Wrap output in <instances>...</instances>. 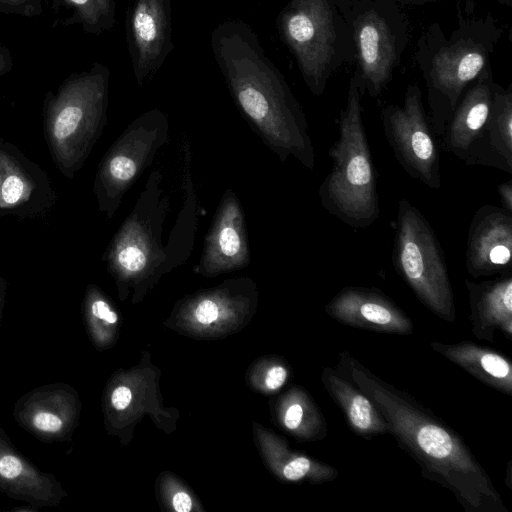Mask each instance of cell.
<instances>
[{
  "instance_id": "cell-1",
  "label": "cell",
  "mask_w": 512,
  "mask_h": 512,
  "mask_svg": "<svg viewBox=\"0 0 512 512\" xmlns=\"http://www.w3.org/2000/svg\"><path fill=\"white\" fill-rule=\"evenodd\" d=\"M336 369L378 407L421 475L446 489L466 512H508L488 472L463 438L410 393L380 378L348 351Z\"/></svg>"
},
{
  "instance_id": "cell-2",
  "label": "cell",
  "mask_w": 512,
  "mask_h": 512,
  "mask_svg": "<svg viewBox=\"0 0 512 512\" xmlns=\"http://www.w3.org/2000/svg\"><path fill=\"white\" fill-rule=\"evenodd\" d=\"M214 60L242 115L281 161L294 157L313 170L315 151L305 115L284 77L245 21L229 19L211 32Z\"/></svg>"
},
{
  "instance_id": "cell-3",
  "label": "cell",
  "mask_w": 512,
  "mask_h": 512,
  "mask_svg": "<svg viewBox=\"0 0 512 512\" xmlns=\"http://www.w3.org/2000/svg\"><path fill=\"white\" fill-rule=\"evenodd\" d=\"M339 138L328 151L333 165L318 189L321 205L353 228H367L379 218L377 173L362 120L361 94L350 83L339 120Z\"/></svg>"
},
{
  "instance_id": "cell-4",
  "label": "cell",
  "mask_w": 512,
  "mask_h": 512,
  "mask_svg": "<svg viewBox=\"0 0 512 512\" xmlns=\"http://www.w3.org/2000/svg\"><path fill=\"white\" fill-rule=\"evenodd\" d=\"M392 262L398 276L431 313L449 323L456 320L444 251L426 218L405 198L398 202Z\"/></svg>"
},
{
  "instance_id": "cell-5",
  "label": "cell",
  "mask_w": 512,
  "mask_h": 512,
  "mask_svg": "<svg viewBox=\"0 0 512 512\" xmlns=\"http://www.w3.org/2000/svg\"><path fill=\"white\" fill-rule=\"evenodd\" d=\"M108 71L98 68L81 91L47 117L45 137L60 171L72 178L82 167L106 123Z\"/></svg>"
},
{
  "instance_id": "cell-6",
  "label": "cell",
  "mask_w": 512,
  "mask_h": 512,
  "mask_svg": "<svg viewBox=\"0 0 512 512\" xmlns=\"http://www.w3.org/2000/svg\"><path fill=\"white\" fill-rule=\"evenodd\" d=\"M166 115L152 109L136 118L100 162L94 182L99 211L111 218L126 191L151 164L167 141Z\"/></svg>"
},
{
  "instance_id": "cell-7",
  "label": "cell",
  "mask_w": 512,
  "mask_h": 512,
  "mask_svg": "<svg viewBox=\"0 0 512 512\" xmlns=\"http://www.w3.org/2000/svg\"><path fill=\"white\" fill-rule=\"evenodd\" d=\"M163 174L153 170L148 178L153 211L148 212L145 201L139 197L133 212L126 219L110 243L105 261L115 273L137 276L159 266L178 264L162 244L163 225L167 221L170 197L161 196ZM141 196V195H140Z\"/></svg>"
},
{
  "instance_id": "cell-8",
  "label": "cell",
  "mask_w": 512,
  "mask_h": 512,
  "mask_svg": "<svg viewBox=\"0 0 512 512\" xmlns=\"http://www.w3.org/2000/svg\"><path fill=\"white\" fill-rule=\"evenodd\" d=\"M384 135L404 171L430 189L441 187L440 157L434 132L417 87H410L402 107L382 112Z\"/></svg>"
},
{
  "instance_id": "cell-9",
  "label": "cell",
  "mask_w": 512,
  "mask_h": 512,
  "mask_svg": "<svg viewBox=\"0 0 512 512\" xmlns=\"http://www.w3.org/2000/svg\"><path fill=\"white\" fill-rule=\"evenodd\" d=\"M277 27L293 52L300 71L315 94L324 86V75L333 55L334 29L326 0H290L277 17Z\"/></svg>"
},
{
  "instance_id": "cell-10",
  "label": "cell",
  "mask_w": 512,
  "mask_h": 512,
  "mask_svg": "<svg viewBox=\"0 0 512 512\" xmlns=\"http://www.w3.org/2000/svg\"><path fill=\"white\" fill-rule=\"evenodd\" d=\"M126 37L135 80L143 86L174 49L172 0H132L127 12Z\"/></svg>"
},
{
  "instance_id": "cell-11",
  "label": "cell",
  "mask_w": 512,
  "mask_h": 512,
  "mask_svg": "<svg viewBox=\"0 0 512 512\" xmlns=\"http://www.w3.org/2000/svg\"><path fill=\"white\" fill-rule=\"evenodd\" d=\"M55 202L56 194L45 171L0 139V215L39 218Z\"/></svg>"
},
{
  "instance_id": "cell-12",
  "label": "cell",
  "mask_w": 512,
  "mask_h": 512,
  "mask_svg": "<svg viewBox=\"0 0 512 512\" xmlns=\"http://www.w3.org/2000/svg\"><path fill=\"white\" fill-rule=\"evenodd\" d=\"M80 400L68 383L38 386L15 402L13 416L18 425L45 443L68 442L77 426Z\"/></svg>"
},
{
  "instance_id": "cell-13",
  "label": "cell",
  "mask_w": 512,
  "mask_h": 512,
  "mask_svg": "<svg viewBox=\"0 0 512 512\" xmlns=\"http://www.w3.org/2000/svg\"><path fill=\"white\" fill-rule=\"evenodd\" d=\"M324 310L335 321L357 329L401 336L414 332L410 317L378 288L344 287Z\"/></svg>"
},
{
  "instance_id": "cell-14",
  "label": "cell",
  "mask_w": 512,
  "mask_h": 512,
  "mask_svg": "<svg viewBox=\"0 0 512 512\" xmlns=\"http://www.w3.org/2000/svg\"><path fill=\"white\" fill-rule=\"evenodd\" d=\"M512 214L492 204L472 217L466 241L465 266L474 278L512 273Z\"/></svg>"
},
{
  "instance_id": "cell-15",
  "label": "cell",
  "mask_w": 512,
  "mask_h": 512,
  "mask_svg": "<svg viewBox=\"0 0 512 512\" xmlns=\"http://www.w3.org/2000/svg\"><path fill=\"white\" fill-rule=\"evenodd\" d=\"M0 491L35 507H56L67 492L55 475L38 469L0 426Z\"/></svg>"
},
{
  "instance_id": "cell-16",
  "label": "cell",
  "mask_w": 512,
  "mask_h": 512,
  "mask_svg": "<svg viewBox=\"0 0 512 512\" xmlns=\"http://www.w3.org/2000/svg\"><path fill=\"white\" fill-rule=\"evenodd\" d=\"M250 252L245 218L235 194L228 190L218 207L197 268L217 274L248 265Z\"/></svg>"
},
{
  "instance_id": "cell-17",
  "label": "cell",
  "mask_w": 512,
  "mask_h": 512,
  "mask_svg": "<svg viewBox=\"0 0 512 512\" xmlns=\"http://www.w3.org/2000/svg\"><path fill=\"white\" fill-rule=\"evenodd\" d=\"M471 332L493 342L496 331L512 338V273L482 282L465 279Z\"/></svg>"
},
{
  "instance_id": "cell-18",
  "label": "cell",
  "mask_w": 512,
  "mask_h": 512,
  "mask_svg": "<svg viewBox=\"0 0 512 512\" xmlns=\"http://www.w3.org/2000/svg\"><path fill=\"white\" fill-rule=\"evenodd\" d=\"M494 95L490 85L476 84L455 107L446 125L442 136L445 149L468 165H475Z\"/></svg>"
},
{
  "instance_id": "cell-19",
  "label": "cell",
  "mask_w": 512,
  "mask_h": 512,
  "mask_svg": "<svg viewBox=\"0 0 512 512\" xmlns=\"http://www.w3.org/2000/svg\"><path fill=\"white\" fill-rule=\"evenodd\" d=\"M320 378L353 433L363 438L389 433V424L375 403L336 368L324 367Z\"/></svg>"
},
{
  "instance_id": "cell-20",
  "label": "cell",
  "mask_w": 512,
  "mask_h": 512,
  "mask_svg": "<svg viewBox=\"0 0 512 512\" xmlns=\"http://www.w3.org/2000/svg\"><path fill=\"white\" fill-rule=\"evenodd\" d=\"M430 347L483 384L512 395V363L505 354L469 340L431 341Z\"/></svg>"
},
{
  "instance_id": "cell-21",
  "label": "cell",
  "mask_w": 512,
  "mask_h": 512,
  "mask_svg": "<svg viewBox=\"0 0 512 512\" xmlns=\"http://www.w3.org/2000/svg\"><path fill=\"white\" fill-rule=\"evenodd\" d=\"M359 59L363 75L373 92L378 93L387 81L395 59V49L385 22L369 12L356 30Z\"/></svg>"
},
{
  "instance_id": "cell-22",
  "label": "cell",
  "mask_w": 512,
  "mask_h": 512,
  "mask_svg": "<svg viewBox=\"0 0 512 512\" xmlns=\"http://www.w3.org/2000/svg\"><path fill=\"white\" fill-rule=\"evenodd\" d=\"M484 165L512 173V92H495L490 116L475 157Z\"/></svg>"
},
{
  "instance_id": "cell-23",
  "label": "cell",
  "mask_w": 512,
  "mask_h": 512,
  "mask_svg": "<svg viewBox=\"0 0 512 512\" xmlns=\"http://www.w3.org/2000/svg\"><path fill=\"white\" fill-rule=\"evenodd\" d=\"M288 400L282 416L284 427L308 441L325 439L327 422L314 401L301 390L291 394Z\"/></svg>"
},
{
  "instance_id": "cell-24",
  "label": "cell",
  "mask_w": 512,
  "mask_h": 512,
  "mask_svg": "<svg viewBox=\"0 0 512 512\" xmlns=\"http://www.w3.org/2000/svg\"><path fill=\"white\" fill-rule=\"evenodd\" d=\"M83 312L89 323L91 331L96 325H113L118 321L117 313L111 308L110 304L96 291L94 286L87 290L83 302Z\"/></svg>"
},
{
  "instance_id": "cell-25",
  "label": "cell",
  "mask_w": 512,
  "mask_h": 512,
  "mask_svg": "<svg viewBox=\"0 0 512 512\" xmlns=\"http://www.w3.org/2000/svg\"><path fill=\"white\" fill-rule=\"evenodd\" d=\"M220 308L211 299L202 300L194 311V316L201 324H211L219 317Z\"/></svg>"
},
{
  "instance_id": "cell-26",
  "label": "cell",
  "mask_w": 512,
  "mask_h": 512,
  "mask_svg": "<svg viewBox=\"0 0 512 512\" xmlns=\"http://www.w3.org/2000/svg\"><path fill=\"white\" fill-rule=\"evenodd\" d=\"M288 370L282 365H276L269 369L265 378V385L269 390H277L286 382Z\"/></svg>"
},
{
  "instance_id": "cell-27",
  "label": "cell",
  "mask_w": 512,
  "mask_h": 512,
  "mask_svg": "<svg viewBox=\"0 0 512 512\" xmlns=\"http://www.w3.org/2000/svg\"><path fill=\"white\" fill-rule=\"evenodd\" d=\"M132 393L131 390L126 386L116 387L110 396V402L114 409L124 410L128 407L131 402Z\"/></svg>"
},
{
  "instance_id": "cell-28",
  "label": "cell",
  "mask_w": 512,
  "mask_h": 512,
  "mask_svg": "<svg viewBox=\"0 0 512 512\" xmlns=\"http://www.w3.org/2000/svg\"><path fill=\"white\" fill-rule=\"evenodd\" d=\"M497 191L503 206L502 208L512 214V179L498 185Z\"/></svg>"
},
{
  "instance_id": "cell-29",
  "label": "cell",
  "mask_w": 512,
  "mask_h": 512,
  "mask_svg": "<svg viewBox=\"0 0 512 512\" xmlns=\"http://www.w3.org/2000/svg\"><path fill=\"white\" fill-rule=\"evenodd\" d=\"M173 508L178 512H188L192 508V500L185 492H178L172 499Z\"/></svg>"
},
{
  "instance_id": "cell-30",
  "label": "cell",
  "mask_w": 512,
  "mask_h": 512,
  "mask_svg": "<svg viewBox=\"0 0 512 512\" xmlns=\"http://www.w3.org/2000/svg\"><path fill=\"white\" fill-rule=\"evenodd\" d=\"M7 282L4 278L0 277V323L2 319L3 307L6 297Z\"/></svg>"
},
{
  "instance_id": "cell-31",
  "label": "cell",
  "mask_w": 512,
  "mask_h": 512,
  "mask_svg": "<svg viewBox=\"0 0 512 512\" xmlns=\"http://www.w3.org/2000/svg\"><path fill=\"white\" fill-rule=\"evenodd\" d=\"M38 510H39L38 507H35L33 505H30V504L26 503L25 506L13 508L11 511H15V512H37Z\"/></svg>"
},
{
  "instance_id": "cell-32",
  "label": "cell",
  "mask_w": 512,
  "mask_h": 512,
  "mask_svg": "<svg viewBox=\"0 0 512 512\" xmlns=\"http://www.w3.org/2000/svg\"><path fill=\"white\" fill-rule=\"evenodd\" d=\"M512 464L511 461H509L507 468H506V477H505V483L508 486L509 489H512Z\"/></svg>"
}]
</instances>
